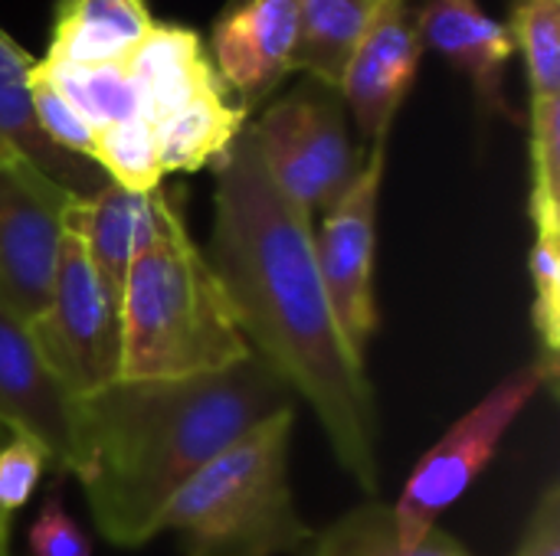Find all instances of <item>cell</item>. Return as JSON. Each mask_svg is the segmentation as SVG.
<instances>
[{
  "label": "cell",
  "mask_w": 560,
  "mask_h": 556,
  "mask_svg": "<svg viewBox=\"0 0 560 556\" xmlns=\"http://www.w3.org/2000/svg\"><path fill=\"white\" fill-rule=\"evenodd\" d=\"M30 554L33 556H92V544L75 518L62 508L59 492L46 498L36 521L30 524Z\"/></svg>",
  "instance_id": "83f0119b"
},
{
  "label": "cell",
  "mask_w": 560,
  "mask_h": 556,
  "mask_svg": "<svg viewBox=\"0 0 560 556\" xmlns=\"http://www.w3.org/2000/svg\"><path fill=\"white\" fill-rule=\"evenodd\" d=\"M253 357L184 220L131 262L118 295V380H184Z\"/></svg>",
  "instance_id": "3957f363"
},
{
  "label": "cell",
  "mask_w": 560,
  "mask_h": 556,
  "mask_svg": "<svg viewBox=\"0 0 560 556\" xmlns=\"http://www.w3.org/2000/svg\"><path fill=\"white\" fill-rule=\"evenodd\" d=\"M555 380H558V370L535 360L515 370L512 377H505L466 416H459L450 426V433L420 459L397 505L390 508L400 547L410 551L430 531H436V521L443 518V511L453 508L469 492L476 475L499 452L515 419L528 410V403L545 387H555Z\"/></svg>",
  "instance_id": "5b68a950"
},
{
  "label": "cell",
  "mask_w": 560,
  "mask_h": 556,
  "mask_svg": "<svg viewBox=\"0 0 560 556\" xmlns=\"http://www.w3.org/2000/svg\"><path fill=\"white\" fill-rule=\"evenodd\" d=\"M381 3L384 0H299V46L292 72L302 69L312 82L338 92L341 72Z\"/></svg>",
  "instance_id": "d6986e66"
},
{
  "label": "cell",
  "mask_w": 560,
  "mask_h": 556,
  "mask_svg": "<svg viewBox=\"0 0 560 556\" xmlns=\"http://www.w3.org/2000/svg\"><path fill=\"white\" fill-rule=\"evenodd\" d=\"M144 0H56L49 66H98L121 62L135 43L154 26Z\"/></svg>",
  "instance_id": "e0dca14e"
},
{
  "label": "cell",
  "mask_w": 560,
  "mask_h": 556,
  "mask_svg": "<svg viewBox=\"0 0 560 556\" xmlns=\"http://www.w3.org/2000/svg\"><path fill=\"white\" fill-rule=\"evenodd\" d=\"M72 200L75 193L0 147V305L23 321H36L49 298Z\"/></svg>",
  "instance_id": "ba28073f"
},
{
  "label": "cell",
  "mask_w": 560,
  "mask_h": 556,
  "mask_svg": "<svg viewBox=\"0 0 560 556\" xmlns=\"http://www.w3.org/2000/svg\"><path fill=\"white\" fill-rule=\"evenodd\" d=\"M512 556H560V485L551 482L535 511H532V521L525 528V537L522 544L515 547Z\"/></svg>",
  "instance_id": "f1b7e54d"
},
{
  "label": "cell",
  "mask_w": 560,
  "mask_h": 556,
  "mask_svg": "<svg viewBox=\"0 0 560 556\" xmlns=\"http://www.w3.org/2000/svg\"><path fill=\"white\" fill-rule=\"evenodd\" d=\"M121 62L138 88L141 115L151 125H158L200 92L223 85L217 66L203 49L200 33L174 23H154Z\"/></svg>",
  "instance_id": "9a60e30c"
},
{
  "label": "cell",
  "mask_w": 560,
  "mask_h": 556,
  "mask_svg": "<svg viewBox=\"0 0 560 556\" xmlns=\"http://www.w3.org/2000/svg\"><path fill=\"white\" fill-rule=\"evenodd\" d=\"M423 49L446 56L476 88L482 115H505L518 121V111L505 98V66L515 56L509 29L489 16L479 0H427L413 13Z\"/></svg>",
  "instance_id": "5bb4252c"
},
{
  "label": "cell",
  "mask_w": 560,
  "mask_h": 556,
  "mask_svg": "<svg viewBox=\"0 0 560 556\" xmlns=\"http://www.w3.org/2000/svg\"><path fill=\"white\" fill-rule=\"evenodd\" d=\"M30 108L33 118L39 125V131L66 154L92 161L95 157V131L89 128V121L56 92V85L46 79L39 59L30 69ZM95 164V161H92Z\"/></svg>",
  "instance_id": "4316f807"
},
{
  "label": "cell",
  "mask_w": 560,
  "mask_h": 556,
  "mask_svg": "<svg viewBox=\"0 0 560 556\" xmlns=\"http://www.w3.org/2000/svg\"><path fill=\"white\" fill-rule=\"evenodd\" d=\"M95 167L105 174L108 184L131 190V193H151L164 180L161 151L151 121L131 118L95 131Z\"/></svg>",
  "instance_id": "7402d4cb"
},
{
  "label": "cell",
  "mask_w": 560,
  "mask_h": 556,
  "mask_svg": "<svg viewBox=\"0 0 560 556\" xmlns=\"http://www.w3.org/2000/svg\"><path fill=\"white\" fill-rule=\"evenodd\" d=\"M46 79L56 85V92L89 121L92 131L144 118L141 115V98L125 72V62H98V66H49L43 62ZM148 121V118H144Z\"/></svg>",
  "instance_id": "ffe728a7"
},
{
  "label": "cell",
  "mask_w": 560,
  "mask_h": 556,
  "mask_svg": "<svg viewBox=\"0 0 560 556\" xmlns=\"http://www.w3.org/2000/svg\"><path fill=\"white\" fill-rule=\"evenodd\" d=\"M315 556H472L443 531H430L417 547H400L394 514L381 501H368L331 524Z\"/></svg>",
  "instance_id": "44dd1931"
},
{
  "label": "cell",
  "mask_w": 560,
  "mask_h": 556,
  "mask_svg": "<svg viewBox=\"0 0 560 556\" xmlns=\"http://www.w3.org/2000/svg\"><path fill=\"white\" fill-rule=\"evenodd\" d=\"M203 256L249 351L312 406L341 469L377 495L374 387L328 301L312 213L276 187L249 125L217 161L213 233Z\"/></svg>",
  "instance_id": "6da1fadb"
},
{
  "label": "cell",
  "mask_w": 560,
  "mask_h": 556,
  "mask_svg": "<svg viewBox=\"0 0 560 556\" xmlns=\"http://www.w3.org/2000/svg\"><path fill=\"white\" fill-rule=\"evenodd\" d=\"M72 413L75 397L46 364L30 321L0 305V423L30 436L59 472H69Z\"/></svg>",
  "instance_id": "8fae6325"
},
{
  "label": "cell",
  "mask_w": 560,
  "mask_h": 556,
  "mask_svg": "<svg viewBox=\"0 0 560 556\" xmlns=\"http://www.w3.org/2000/svg\"><path fill=\"white\" fill-rule=\"evenodd\" d=\"M213 59L226 92L249 111L295 62L299 0H236L213 23Z\"/></svg>",
  "instance_id": "7c38bea8"
},
{
  "label": "cell",
  "mask_w": 560,
  "mask_h": 556,
  "mask_svg": "<svg viewBox=\"0 0 560 556\" xmlns=\"http://www.w3.org/2000/svg\"><path fill=\"white\" fill-rule=\"evenodd\" d=\"M249 131L276 187L305 213H328L368 161L348 134L345 102L318 82L272 102Z\"/></svg>",
  "instance_id": "8992f818"
},
{
  "label": "cell",
  "mask_w": 560,
  "mask_h": 556,
  "mask_svg": "<svg viewBox=\"0 0 560 556\" xmlns=\"http://www.w3.org/2000/svg\"><path fill=\"white\" fill-rule=\"evenodd\" d=\"M295 406L256 423L171 501L161 531L184 556H282L312 541L289 482Z\"/></svg>",
  "instance_id": "277c9868"
},
{
  "label": "cell",
  "mask_w": 560,
  "mask_h": 556,
  "mask_svg": "<svg viewBox=\"0 0 560 556\" xmlns=\"http://www.w3.org/2000/svg\"><path fill=\"white\" fill-rule=\"evenodd\" d=\"M180 210L164 187L151 193H131L115 184H105L98 193L79 200L82 236L95 265V275L118 308L121 282L144 252H151L174 223H180Z\"/></svg>",
  "instance_id": "4fadbf2b"
},
{
  "label": "cell",
  "mask_w": 560,
  "mask_h": 556,
  "mask_svg": "<svg viewBox=\"0 0 560 556\" xmlns=\"http://www.w3.org/2000/svg\"><path fill=\"white\" fill-rule=\"evenodd\" d=\"M532 223L560 233V95L532 98Z\"/></svg>",
  "instance_id": "cb8c5ba5"
},
{
  "label": "cell",
  "mask_w": 560,
  "mask_h": 556,
  "mask_svg": "<svg viewBox=\"0 0 560 556\" xmlns=\"http://www.w3.org/2000/svg\"><path fill=\"white\" fill-rule=\"evenodd\" d=\"M46 465V452L30 436L0 423V556H7L10 524L16 511L33 498Z\"/></svg>",
  "instance_id": "d4e9b609"
},
{
  "label": "cell",
  "mask_w": 560,
  "mask_h": 556,
  "mask_svg": "<svg viewBox=\"0 0 560 556\" xmlns=\"http://www.w3.org/2000/svg\"><path fill=\"white\" fill-rule=\"evenodd\" d=\"M505 29L525 59L532 98L560 95V0H512Z\"/></svg>",
  "instance_id": "603a6c76"
},
{
  "label": "cell",
  "mask_w": 560,
  "mask_h": 556,
  "mask_svg": "<svg viewBox=\"0 0 560 556\" xmlns=\"http://www.w3.org/2000/svg\"><path fill=\"white\" fill-rule=\"evenodd\" d=\"M282 406H295V397L256 354L220 374L112 380L75 400L69 475L108 544L144 547L161 534L174 495Z\"/></svg>",
  "instance_id": "7a4b0ae2"
},
{
  "label": "cell",
  "mask_w": 560,
  "mask_h": 556,
  "mask_svg": "<svg viewBox=\"0 0 560 556\" xmlns=\"http://www.w3.org/2000/svg\"><path fill=\"white\" fill-rule=\"evenodd\" d=\"M233 3H236V0H233Z\"/></svg>",
  "instance_id": "f546056e"
},
{
  "label": "cell",
  "mask_w": 560,
  "mask_h": 556,
  "mask_svg": "<svg viewBox=\"0 0 560 556\" xmlns=\"http://www.w3.org/2000/svg\"><path fill=\"white\" fill-rule=\"evenodd\" d=\"M384 167L387 141H377L351 190L325 213V223L315 233V256L328 301L335 308L341 334L361 360L368 357V344L374 341L381 324L374 295V249Z\"/></svg>",
  "instance_id": "9c48e42d"
},
{
  "label": "cell",
  "mask_w": 560,
  "mask_h": 556,
  "mask_svg": "<svg viewBox=\"0 0 560 556\" xmlns=\"http://www.w3.org/2000/svg\"><path fill=\"white\" fill-rule=\"evenodd\" d=\"M33 62L36 59L0 29V147L30 161L36 170H43L62 190H69L75 197H92L108 184L105 174L92 161L59 151L39 131V125L33 118V108H30Z\"/></svg>",
  "instance_id": "2e32d148"
},
{
  "label": "cell",
  "mask_w": 560,
  "mask_h": 556,
  "mask_svg": "<svg viewBox=\"0 0 560 556\" xmlns=\"http://www.w3.org/2000/svg\"><path fill=\"white\" fill-rule=\"evenodd\" d=\"M532 285H535V305H532V324L541 341L545 360L551 370H558L560 351V233L535 229V249H532Z\"/></svg>",
  "instance_id": "484cf974"
},
{
  "label": "cell",
  "mask_w": 560,
  "mask_h": 556,
  "mask_svg": "<svg viewBox=\"0 0 560 556\" xmlns=\"http://www.w3.org/2000/svg\"><path fill=\"white\" fill-rule=\"evenodd\" d=\"M423 59V39L417 33L407 0H384L354 46L338 95L351 108L364 138L387 141L400 105L407 102Z\"/></svg>",
  "instance_id": "30bf717a"
},
{
  "label": "cell",
  "mask_w": 560,
  "mask_h": 556,
  "mask_svg": "<svg viewBox=\"0 0 560 556\" xmlns=\"http://www.w3.org/2000/svg\"><path fill=\"white\" fill-rule=\"evenodd\" d=\"M246 118L249 111L240 102H230L226 85H217L151 125L164 174H194L217 164L249 125Z\"/></svg>",
  "instance_id": "ac0fdd59"
},
{
  "label": "cell",
  "mask_w": 560,
  "mask_h": 556,
  "mask_svg": "<svg viewBox=\"0 0 560 556\" xmlns=\"http://www.w3.org/2000/svg\"><path fill=\"white\" fill-rule=\"evenodd\" d=\"M79 200L66 210L49 298L39 318L30 321L46 364L75 400L118 380V308L95 275L79 223Z\"/></svg>",
  "instance_id": "52a82bcc"
}]
</instances>
